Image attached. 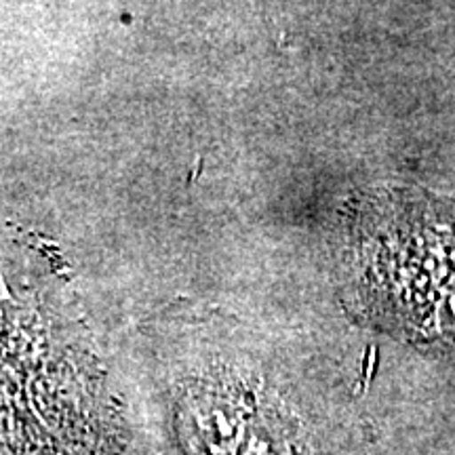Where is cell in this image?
Returning <instances> with one entry per match:
<instances>
[{"label":"cell","mask_w":455,"mask_h":455,"mask_svg":"<svg viewBox=\"0 0 455 455\" xmlns=\"http://www.w3.org/2000/svg\"><path fill=\"white\" fill-rule=\"evenodd\" d=\"M66 295L41 249L0 226V455H123Z\"/></svg>","instance_id":"6da1fadb"},{"label":"cell","mask_w":455,"mask_h":455,"mask_svg":"<svg viewBox=\"0 0 455 455\" xmlns=\"http://www.w3.org/2000/svg\"><path fill=\"white\" fill-rule=\"evenodd\" d=\"M352 275L369 315L455 361V198L401 188L352 224Z\"/></svg>","instance_id":"7a4b0ae2"},{"label":"cell","mask_w":455,"mask_h":455,"mask_svg":"<svg viewBox=\"0 0 455 455\" xmlns=\"http://www.w3.org/2000/svg\"><path fill=\"white\" fill-rule=\"evenodd\" d=\"M178 436L184 455H301L281 403L232 367L180 386Z\"/></svg>","instance_id":"3957f363"}]
</instances>
